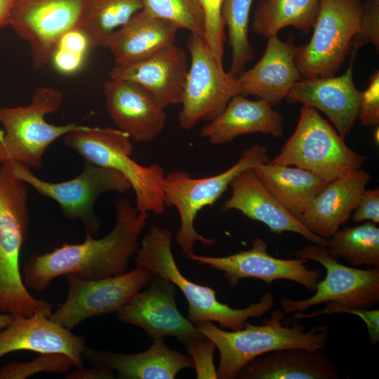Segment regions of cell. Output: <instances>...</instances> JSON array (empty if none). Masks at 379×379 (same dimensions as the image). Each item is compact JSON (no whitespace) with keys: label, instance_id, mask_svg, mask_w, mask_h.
<instances>
[{"label":"cell","instance_id":"39","mask_svg":"<svg viewBox=\"0 0 379 379\" xmlns=\"http://www.w3.org/2000/svg\"><path fill=\"white\" fill-rule=\"evenodd\" d=\"M358 119L366 126L379 124V71L370 77L367 88L361 92Z\"/></svg>","mask_w":379,"mask_h":379},{"label":"cell","instance_id":"7","mask_svg":"<svg viewBox=\"0 0 379 379\" xmlns=\"http://www.w3.org/2000/svg\"><path fill=\"white\" fill-rule=\"evenodd\" d=\"M62 93L49 86L37 87L29 105L0 108V164L19 161L33 168L43 164L46 149L67 133L82 128L76 124L57 126L45 120V116L61 107Z\"/></svg>","mask_w":379,"mask_h":379},{"label":"cell","instance_id":"13","mask_svg":"<svg viewBox=\"0 0 379 379\" xmlns=\"http://www.w3.org/2000/svg\"><path fill=\"white\" fill-rule=\"evenodd\" d=\"M90 0H15L6 21L30 48L39 69L51 61L60 40L77 29Z\"/></svg>","mask_w":379,"mask_h":379},{"label":"cell","instance_id":"4","mask_svg":"<svg viewBox=\"0 0 379 379\" xmlns=\"http://www.w3.org/2000/svg\"><path fill=\"white\" fill-rule=\"evenodd\" d=\"M26 184L0 168V313L13 317L51 314V305L32 296L20 271L29 225Z\"/></svg>","mask_w":379,"mask_h":379},{"label":"cell","instance_id":"1","mask_svg":"<svg viewBox=\"0 0 379 379\" xmlns=\"http://www.w3.org/2000/svg\"><path fill=\"white\" fill-rule=\"evenodd\" d=\"M114 204L116 221L108 234L94 239L86 232L81 244H64L50 252L31 257L23 267L25 284L44 291L61 276L74 274L94 280L126 272L130 258L139 248L148 213L138 211L124 197L114 200Z\"/></svg>","mask_w":379,"mask_h":379},{"label":"cell","instance_id":"19","mask_svg":"<svg viewBox=\"0 0 379 379\" xmlns=\"http://www.w3.org/2000/svg\"><path fill=\"white\" fill-rule=\"evenodd\" d=\"M230 187L232 194L220 211L237 210L247 218L260 222L275 234L291 232L312 244L326 246V239L310 232L277 199L255 173L253 168L236 175Z\"/></svg>","mask_w":379,"mask_h":379},{"label":"cell","instance_id":"40","mask_svg":"<svg viewBox=\"0 0 379 379\" xmlns=\"http://www.w3.org/2000/svg\"><path fill=\"white\" fill-rule=\"evenodd\" d=\"M354 212L350 216L354 222L369 220L379 222V190H364L359 198Z\"/></svg>","mask_w":379,"mask_h":379},{"label":"cell","instance_id":"43","mask_svg":"<svg viewBox=\"0 0 379 379\" xmlns=\"http://www.w3.org/2000/svg\"><path fill=\"white\" fill-rule=\"evenodd\" d=\"M12 319L13 317L11 315L0 313V331L7 327Z\"/></svg>","mask_w":379,"mask_h":379},{"label":"cell","instance_id":"37","mask_svg":"<svg viewBox=\"0 0 379 379\" xmlns=\"http://www.w3.org/2000/svg\"><path fill=\"white\" fill-rule=\"evenodd\" d=\"M185 346L192 359L197 378H218L213 361L216 347L213 341L204 335Z\"/></svg>","mask_w":379,"mask_h":379},{"label":"cell","instance_id":"14","mask_svg":"<svg viewBox=\"0 0 379 379\" xmlns=\"http://www.w3.org/2000/svg\"><path fill=\"white\" fill-rule=\"evenodd\" d=\"M154 276L151 270L138 266L117 276L94 280L68 274L67 298L49 317L70 331L91 317L117 312Z\"/></svg>","mask_w":379,"mask_h":379},{"label":"cell","instance_id":"10","mask_svg":"<svg viewBox=\"0 0 379 379\" xmlns=\"http://www.w3.org/2000/svg\"><path fill=\"white\" fill-rule=\"evenodd\" d=\"M1 168L15 179L30 185L41 196L53 199L69 220H79L91 235L98 234L101 222L95 213L98 199L107 192H124L131 189L128 180L119 172L86 161L76 178L51 182L35 175L31 168L16 161L1 164Z\"/></svg>","mask_w":379,"mask_h":379},{"label":"cell","instance_id":"5","mask_svg":"<svg viewBox=\"0 0 379 379\" xmlns=\"http://www.w3.org/2000/svg\"><path fill=\"white\" fill-rule=\"evenodd\" d=\"M293 255L319 262L326 274L311 297L296 300L281 298L279 305L284 313H295V319H310L338 313L344 308L370 309L378 304L379 267L362 270L345 266L332 257L326 247L314 244Z\"/></svg>","mask_w":379,"mask_h":379},{"label":"cell","instance_id":"36","mask_svg":"<svg viewBox=\"0 0 379 379\" xmlns=\"http://www.w3.org/2000/svg\"><path fill=\"white\" fill-rule=\"evenodd\" d=\"M89 48L83 38L77 35L65 36L60 40L51 62L62 74L74 73L83 65Z\"/></svg>","mask_w":379,"mask_h":379},{"label":"cell","instance_id":"8","mask_svg":"<svg viewBox=\"0 0 379 379\" xmlns=\"http://www.w3.org/2000/svg\"><path fill=\"white\" fill-rule=\"evenodd\" d=\"M269 161L267 148L260 144H255L246 149L233 166L218 174L195 178L185 171L178 170L166 175L164 204L166 207H175L179 213L180 225L175 240L187 257L194 253L196 242L211 246L217 241L196 231L194 225L199 212L213 205L237 174Z\"/></svg>","mask_w":379,"mask_h":379},{"label":"cell","instance_id":"16","mask_svg":"<svg viewBox=\"0 0 379 379\" xmlns=\"http://www.w3.org/2000/svg\"><path fill=\"white\" fill-rule=\"evenodd\" d=\"M187 258L222 272L231 286H237L245 278L258 279L268 284L276 280L286 279L314 291L321 277L319 270H310L305 266L306 260L299 258L281 259L272 256L267 252V243L261 238L254 239L250 249L227 256L211 257L193 253Z\"/></svg>","mask_w":379,"mask_h":379},{"label":"cell","instance_id":"28","mask_svg":"<svg viewBox=\"0 0 379 379\" xmlns=\"http://www.w3.org/2000/svg\"><path fill=\"white\" fill-rule=\"evenodd\" d=\"M253 171L277 199L297 218L328 183L310 171L270 161L258 165Z\"/></svg>","mask_w":379,"mask_h":379},{"label":"cell","instance_id":"32","mask_svg":"<svg viewBox=\"0 0 379 379\" xmlns=\"http://www.w3.org/2000/svg\"><path fill=\"white\" fill-rule=\"evenodd\" d=\"M253 0H222V14L227 27L232 61L228 71L235 77L244 72L254 58L248 39L250 11Z\"/></svg>","mask_w":379,"mask_h":379},{"label":"cell","instance_id":"17","mask_svg":"<svg viewBox=\"0 0 379 379\" xmlns=\"http://www.w3.org/2000/svg\"><path fill=\"white\" fill-rule=\"evenodd\" d=\"M102 93L110 119L131 139L138 142H151L164 131L165 108L140 85L109 78L103 84Z\"/></svg>","mask_w":379,"mask_h":379},{"label":"cell","instance_id":"31","mask_svg":"<svg viewBox=\"0 0 379 379\" xmlns=\"http://www.w3.org/2000/svg\"><path fill=\"white\" fill-rule=\"evenodd\" d=\"M326 250L353 266L379 267V228L372 222L338 230L326 239Z\"/></svg>","mask_w":379,"mask_h":379},{"label":"cell","instance_id":"38","mask_svg":"<svg viewBox=\"0 0 379 379\" xmlns=\"http://www.w3.org/2000/svg\"><path fill=\"white\" fill-rule=\"evenodd\" d=\"M367 44L379 48V0H368L363 5L360 29L354 38L352 52L357 53Z\"/></svg>","mask_w":379,"mask_h":379},{"label":"cell","instance_id":"2","mask_svg":"<svg viewBox=\"0 0 379 379\" xmlns=\"http://www.w3.org/2000/svg\"><path fill=\"white\" fill-rule=\"evenodd\" d=\"M284 312L274 310L261 324L246 322L244 327L227 331L211 321L197 324L199 332L215 345L220 354L218 378L235 379L252 359L270 352L298 348L310 352L325 350L331 326L319 325L307 330L302 324L286 325Z\"/></svg>","mask_w":379,"mask_h":379},{"label":"cell","instance_id":"35","mask_svg":"<svg viewBox=\"0 0 379 379\" xmlns=\"http://www.w3.org/2000/svg\"><path fill=\"white\" fill-rule=\"evenodd\" d=\"M204 18V40L214 57L223 64L225 22L222 0H198Z\"/></svg>","mask_w":379,"mask_h":379},{"label":"cell","instance_id":"25","mask_svg":"<svg viewBox=\"0 0 379 379\" xmlns=\"http://www.w3.org/2000/svg\"><path fill=\"white\" fill-rule=\"evenodd\" d=\"M284 119L266 101L234 96L223 111L201 130V135L211 145L227 143L248 133H262L276 138L284 134Z\"/></svg>","mask_w":379,"mask_h":379},{"label":"cell","instance_id":"33","mask_svg":"<svg viewBox=\"0 0 379 379\" xmlns=\"http://www.w3.org/2000/svg\"><path fill=\"white\" fill-rule=\"evenodd\" d=\"M140 1L146 13L204 39V18L198 0Z\"/></svg>","mask_w":379,"mask_h":379},{"label":"cell","instance_id":"26","mask_svg":"<svg viewBox=\"0 0 379 379\" xmlns=\"http://www.w3.org/2000/svg\"><path fill=\"white\" fill-rule=\"evenodd\" d=\"M179 29L140 10L109 34L101 46L113 55L114 65H126L175 44Z\"/></svg>","mask_w":379,"mask_h":379},{"label":"cell","instance_id":"12","mask_svg":"<svg viewBox=\"0 0 379 379\" xmlns=\"http://www.w3.org/2000/svg\"><path fill=\"white\" fill-rule=\"evenodd\" d=\"M190 55L178 121L190 130L200 121H211L238 93L237 77L226 72L204 38L190 34L187 42Z\"/></svg>","mask_w":379,"mask_h":379},{"label":"cell","instance_id":"41","mask_svg":"<svg viewBox=\"0 0 379 379\" xmlns=\"http://www.w3.org/2000/svg\"><path fill=\"white\" fill-rule=\"evenodd\" d=\"M114 371L106 366L95 365L93 368H85L84 366L76 368L65 376L68 379H112Z\"/></svg>","mask_w":379,"mask_h":379},{"label":"cell","instance_id":"30","mask_svg":"<svg viewBox=\"0 0 379 379\" xmlns=\"http://www.w3.org/2000/svg\"><path fill=\"white\" fill-rule=\"evenodd\" d=\"M140 10V0H90L77 29L85 35L90 47L95 48Z\"/></svg>","mask_w":379,"mask_h":379},{"label":"cell","instance_id":"24","mask_svg":"<svg viewBox=\"0 0 379 379\" xmlns=\"http://www.w3.org/2000/svg\"><path fill=\"white\" fill-rule=\"evenodd\" d=\"M135 354H121L85 347L84 357L94 365L108 367L121 379H174L183 368H194L190 355L168 347L164 339Z\"/></svg>","mask_w":379,"mask_h":379},{"label":"cell","instance_id":"34","mask_svg":"<svg viewBox=\"0 0 379 379\" xmlns=\"http://www.w3.org/2000/svg\"><path fill=\"white\" fill-rule=\"evenodd\" d=\"M75 366L72 359L60 353H41L35 359L22 363H10L0 369V379H25L39 373L68 372Z\"/></svg>","mask_w":379,"mask_h":379},{"label":"cell","instance_id":"27","mask_svg":"<svg viewBox=\"0 0 379 379\" xmlns=\"http://www.w3.org/2000/svg\"><path fill=\"white\" fill-rule=\"evenodd\" d=\"M239 379H338L336 364L325 350L289 348L270 352L248 362Z\"/></svg>","mask_w":379,"mask_h":379},{"label":"cell","instance_id":"21","mask_svg":"<svg viewBox=\"0 0 379 379\" xmlns=\"http://www.w3.org/2000/svg\"><path fill=\"white\" fill-rule=\"evenodd\" d=\"M85 347L84 337L74 335L42 312L14 317L0 331V360L11 352L29 350L63 354L72 359L75 367H80L84 366Z\"/></svg>","mask_w":379,"mask_h":379},{"label":"cell","instance_id":"22","mask_svg":"<svg viewBox=\"0 0 379 379\" xmlns=\"http://www.w3.org/2000/svg\"><path fill=\"white\" fill-rule=\"evenodd\" d=\"M188 67L185 51L175 44L133 63L114 65L109 78L140 85L166 109L181 103Z\"/></svg>","mask_w":379,"mask_h":379},{"label":"cell","instance_id":"23","mask_svg":"<svg viewBox=\"0 0 379 379\" xmlns=\"http://www.w3.org/2000/svg\"><path fill=\"white\" fill-rule=\"evenodd\" d=\"M371 179L359 168L328 182L298 219L314 234L331 238L350 219Z\"/></svg>","mask_w":379,"mask_h":379},{"label":"cell","instance_id":"3","mask_svg":"<svg viewBox=\"0 0 379 379\" xmlns=\"http://www.w3.org/2000/svg\"><path fill=\"white\" fill-rule=\"evenodd\" d=\"M173 234L166 228L152 226L145 234L136 251L137 266L151 270L173 282L184 295L188 305V319L193 324L216 322L222 328L237 331L248 319L260 317L274 306L271 292L248 307L235 309L218 301L212 288L187 279L178 269L172 251Z\"/></svg>","mask_w":379,"mask_h":379},{"label":"cell","instance_id":"18","mask_svg":"<svg viewBox=\"0 0 379 379\" xmlns=\"http://www.w3.org/2000/svg\"><path fill=\"white\" fill-rule=\"evenodd\" d=\"M356 52L350 53L349 67L339 77L307 78L298 81L287 100L308 105L322 112L345 138L352 129L358 114L361 91L354 83L353 67Z\"/></svg>","mask_w":379,"mask_h":379},{"label":"cell","instance_id":"42","mask_svg":"<svg viewBox=\"0 0 379 379\" xmlns=\"http://www.w3.org/2000/svg\"><path fill=\"white\" fill-rule=\"evenodd\" d=\"M15 0H0V28L6 26V21Z\"/></svg>","mask_w":379,"mask_h":379},{"label":"cell","instance_id":"6","mask_svg":"<svg viewBox=\"0 0 379 379\" xmlns=\"http://www.w3.org/2000/svg\"><path fill=\"white\" fill-rule=\"evenodd\" d=\"M62 138L67 146L86 161L121 173L135 192L138 211L164 213V170L160 165L142 166L133 159V145L127 134L118 128L84 126Z\"/></svg>","mask_w":379,"mask_h":379},{"label":"cell","instance_id":"20","mask_svg":"<svg viewBox=\"0 0 379 379\" xmlns=\"http://www.w3.org/2000/svg\"><path fill=\"white\" fill-rule=\"evenodd\" d=\"M296 50L293 36L286 41L277 35L269 37L259 61L237 77L239 95L278 105L302 77L295 64Z\"/></svg>","mask_w":379,"mask_h":379},{"label":"cell","instance_id":"9","mask_svg":"<svg viewBox=\"0 0 379 379\" xmlns=\"http://www.w3.org/2000/svg\"><path fill=\"white\" fill-rule=\"evenodd\" d=\"M367 159L351 149L316 109L303 104L293 133L270 161L306 169L331 182L361 168Z\"/></svg>","mask_w":379,"mask_h":379},{"label":"cell","instance_id":"11","mask_svg":"<svg viewBox=\"0 0 379 379\" xmlns=\"http://www.w3.org/2000/svg\"><path fill=\"white\" fill-rule=\"evenodd\" d=\"M362 6L360 0H319L312 37L296 50L302 77H331L339 70L359 31Z\"/></svg>","mask_w":379,"mask_h":379},{"label":"cell","instance_id":"15","mask_svg":"<svg viewBox=\"0 0 379 379\" xmlns=\"http://www.w3.org/2000/svg\"><path fill=\"white\" fill-rule=\"evenodd\" d=\"M149 284L117 312V318L141 328L153 340L175 337L186 345L202 338L197 327L179 312L175 285L156 274Z\"/></svg>","mask_w":379,"mask_h":379},{"label":"cell","instance_id":"29","mask_svg":"<svg viewBox=\"0 0 379 379\" xmlns=\"http://www.w3.org/2000/svg\"><path fill=\"white\" fill-rule=\"evenodd\" d=\"M319 0H260L251 22L253 31L265 39L287 27L304 34L312 29Z\"/></svg>","mask_w":379,"mask_h":379}]
</instances>
